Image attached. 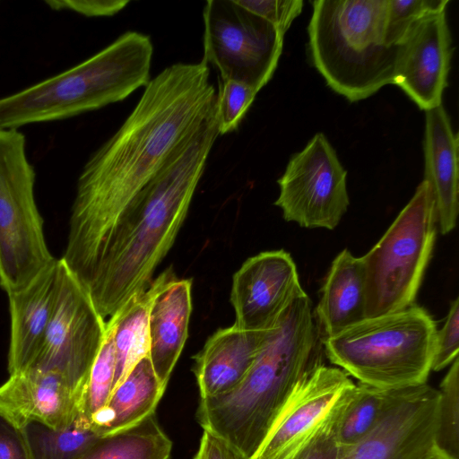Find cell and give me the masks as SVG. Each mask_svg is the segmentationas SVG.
Listing matches in <instances>:
<instances>
[{
	"label": "cell",
	"instance_id": "83f0119b",
	"mask_svg": "<svg viewBox=\"0 0 459 459\" xmlns=\"http://www.w3.org/2000/svg\"><path fill=\"white\" fill-rule=\"evenodd\" d=\"M438 391L435 448L450 459H459V358L450 365Z\"/></svg>",
	"mask_w": 459,
	"mask_h": 459
},
{
	"label": "cell",
	"instance_id": "5bb4252c",
	"mask_svg": "<svg viewBox=\"0 0 459 459\" xmlns=\"http://www.w3.org/2000/svg\"><path fill=\"white\" fill-rule=\"evenodd\" d=\"M453 54L446 9L416 21L396 46L394 83L427 111L442 104Z\"/></svg>",
	"mask_w": 459,
	"mask_h": 459
},
{
	"label": "cell",
	"instance_id": "6da1fadb",
	"mask_svg": "<svg viewBox=\"0 0 459 459\" xmlns=\"http://www.w3.org/2000/svg\"><path fill=\"white\" fill-rule=\"evenodd\" d=\"M216 106L207 64H173L150 80L119 129L90 156L61 257L84 289L130 202Z\"/></svg>",
	"mask_w": 459,
	"mask_h": 459
},
{
	"label": "cell",
	"instance_id": "e0dca14e",
	"mask_svg": "<svg viewBox=\"0 0 459 459\" xmlns=\"http://www.w3.org/2000/svg\"><path fill=\"white\" fill-rule=\"evenodd\" d=\"M59 289V259H55L27 287L9 293L10 375L30 368L43 343Z\"/></svg>",
	"mask_w": 459,
	"mask_h": 459
},
{
	"label": "cell",
	"instance_id": "8d00e7d4",
	"mask_svg": "<svg viewBox=\"0 0 459 459\" xmlns=\"http://www.w3.org/2000/svg\"><path fill=\"white\" fill-rule=\"evenodd\" d=\"M426 459H450V458L446 456L442 453L438 452L435 448V450Z\"/></svg>",
	"mask_w": 459,
	"mask_h": 459
},
{
	"label": "cell",
	"instance_id": "4fadbf2b",
	"mask_svg": "<svg viewBox=\"0 0 459 459\" xmlns=\"http://www.w3.org/2000/svg\"><path fill=\"white\" fill-rule=\"evenodd\" d=\"M437 389L426 384L388 389L374 428L338 459H426L435 450Z\"/></svg>",
	"mask_w": 459,
	"mask_h": 459
},
{
	"label": "cell",
	"instance_id": "9a60e30c",
	"mask_svg": "<svg viewBox=\"0 0 459 459\" xmlns=\"http://www.w3.org/2000/svg\"><path fill=\"white\" fill-rule=\"evenodd\" d=\"M304 292L288 252L265 251L249 257L232 278L234 325L248 331L271 330L294 299Z\"/></svg>",
	"mask_w": 459,
	"mask_h": 459
},
{
	"label": "cell",
	"instance_id": "5b68a950",
	"mask_svg": "<svg viewBox=\"0 0 459 459\" xmlns=\"http://www.w3.org/2000/svg\"><path fill=\"white\" fill-rule=\"evenodd\" d=\"M387 0H315L307 26L313 65L351 102L394 83L396 46L385 41Z\"/></svg>",
	"mask_w": 459,
	"mask_h": 459
},
{
	"label": "cell",
	"instance_id": "d590c367",
	"mask_svg": "<svg viewBox=\"0 0 459 459\" xmlns=\"http://www.w3.org/2000/svg\"><path fill=\"white\" fill-rule=\"evenodd\" d=\"M195 459H247L228 441L204 429Z\"/></svg>",
	"mask_w": 459,
	"mask_h": 459
},
{
	"label": "cell",
	"instance_id": "1f68e13d",
	"mask_svg": "<svg viewBox=\"0 0 459 459\" xmlns=\"http://www.w3.org/2000/svg\"><path fill=\"white\" fill-rule=\"evenodd\" d=\"M459 351V299L451 302L443 327L437 331L431 370L440 371L458 357Z\"/></svg>",
	"mask_w": 459,
	"mask_h": 459
},
{
	"label": "cell",
	"instance_id": "4316f807",
	"mask_svg": "<svg viewBox=\"0 0 459 459\" xmlns=\"http://www.w3.org/2000/svg\"><path fill=\"white\" fill-rule=\"evenodd\" d=\"M115 367L112 327L106 325L100 350L81 397L76 424L91 429L93 417L106 406L113 390Z\"/></svg>",
	"mask_w": 459,
	"mask_h": 459
},
{
	"label": "cell",
	"instance_id": "8992f818",
	"mask_svg": "<svg viewBox=\"0 0 459 459\" xmlns=\"http://www.w3.org/2000/svg\"><path fill=\"white\" fill-rule=\"evenodd\" d=\"M437 327L426 309L411 305L366 318L324 340L329 360L368 385L394 389L426 384Z\"/></svg>",
	"mask_w": 459,
	"mask_h": 459
},
{
	"label": "cell",
	"instance_id": "44dd1931",
	"mask_svg": "<svg viewBox=\"0 0 459 459\" xmlns=\"http://www.w3.org/2000/svg\"><path fill=\"white\" fill-rule=\"evenodd\" d=\"M316 314L325 338L366 319L365 272L361 257L343 249L325 280Z\"/></svg>",
	"mask_w": 459,
	"mask_h": 459
},
{
	"label": "cell",
	"instance_id": "f546056e",
	"mask_svg": "<svg viewBox=\"0 0 459 459\" xmlns=\"http://www.w3.org/2000/svg\"><path fill=\"white\" fill-rule=\"evenodd\" d=\"M257 92L233 80L220 82L217 93V118L220 135L235 131L252 105Z\"/></svg>",
	"mask_w": 459,
	"mask_h": 459
},
{
	"label": "cell",
	"instance_id": "d6a6232c",
	"mask_svg": "<svg viewBox=\"0 0 459 459\" xmlns=\"http://www.w3.org/2000/svg\"><path fill=\"white\" fill-rule=\"evenodd\" d=\"M54 11H72L87 17L112 16L123 10L127 0H47Z\"/></svg>",
	"mask_w": 459,
	"mask_h": 459
},
{
	"label": "cell",
	"instance_id": "ba28073f",
	"mask_svg": "<svg viewBox=\"0 0 459 459\" xmlns=\"http://www.w3.org/2000/svg\"><path fill=\"white\" fill-rule=\"evenodd\" d=\"M35 179L25 135L0 128V286L7 294L27 287L56 259L46 244Z\"/></svg>",
	"mask_w": 459,
	"mask_h": 459
},
{
	"label": "cell",
	"instance_id": "3957f363",
	"mask_svg": "<svg viewBox=\"0 0 459 459\" xmlns=\"http://www.w3.org/2000/svg\"><path fill=\"white\" fill-rule=\"evenodd\" d=\"M311 300L299 295L270 330L252 367L231 391L201 398L197 420L204 429L251 459L297 383L322 363Z\"/></svg>",
	"mask_w": 459,
	"mask_h": 459
},
{
	"label": "cell",
	"instance_id": "ffe728a7",
	"mask_svg": "<svg viewBox=\"0 0 459 459\" xmlns=\"http://www.w3.org/2000/svg\"><path fill=\"white\" fill-rule=\"evenodd\" d=\"M192 280L176 275L156 292L149 310V358L160 383L167 386L188 336Z\"/></svg>",
	"mask_w": 459,
	"mask_h": 459
},
{
	"label": "cell",
	"instance_id": "7a4b0ae2",
	"mask_svg": "<svg viewBox=\"0 0 459 459\" xmlns=\"http://www.w3.org/2000/svg\"><path fill=\"white\" fill-rule=\"evenodd\" d=\"M219 135L216 107L125 210L86 289L105 322L151 285L186 217Z\"/></svg>",
	"mask_w": 459,
	"mask_h": 459
},
{
	"label": "cell",
	"instance_id": "7c38bea8",
	"mask_svg": "<svg viewBox=\"0 0 459 459\" xmlns=\"http://www.w3.org/2000/svg\"><path fill=\"white\" fill-rule=\"evenodd\" d=\"M356 384L320 363L295 385L251 459H290L322 431L338 425Z\"/></svg>",
	"mask_w": 459,
	"mask_h": 459
},
{
	"label": "cell",
	"instance_id": "9c48e42d",
	"mask_svg": "<svg viewBox=\"0 0 459 459\" xmlns=\"http://www.w3.org/2000/svg\"><path fill=\"white\" fill-rule=\"evenodd\" d=\"M204 56L221 81L242 82L257 93L272 79L284 36L236 0H208L203 12Z\"/></svg>",
	"mask_w": 459,
	"mask_h": 459
},
{
	"label": "cell",
	"instance_id": "d4e9b609",
	"mask_svg": "<svg viewBox=\"0 0 459 459\" xmlns=\"http://www.w3.org/2000/svg\"><path fill=\"white\" fill-rule=\"evenodd\" d=\"M22 429L32 459H75L99 437L91 429L75 422L56 429L30 421Z\"/></svg>",
	"mask_w": 459,
	"mask_h": 459
},
{
	"label": "cell",
	"instance_id": "2e32d148",
	"mask_svg": "<svg viewBox=\"0 0 459 459\" xmlns=\"http://www.w3.org/2000/svg\"><path fill=\"white\" fill-rule=\"evenodd\" d=\"M81 394L59 373L30 368L0 386V410L23 428L38 421L63 429L77 419Z\"/></svg>",
	"mask_w": 459,
	"mask_h": 459
},
{
	"label": "cell",
	"instance_id": "8fae6325",
	"mask_svg": "<svg viewBox=\"0 0 459 459\" xmlns=\"http://www.w3.org/2000/svg\"><path fill=\"white\" fill-rule=\"evenodd\" d=\"M277 183L274 204L285 221L304 228L333 230L350 204L347 171L323 133L290 157Z\"/></svg>",
	"mask_w": 459,
	"mask_h": 459
},
{
	"label": "cell",
	"instance_id": "4dcf8cb0",
	"mask_svg": "<svg viewBox=\"0 0 459 459\" xmlns=\"http://www.w3.org/2000/svg\"><path fill=\"white\" fill-rule=\"evenodd\" d=\"M247 10L264 19L283 36L292 22L300 14L302 0H236Z\"/></svg>",
	"mask_w": 459,
	"mask_h": 459
},
{
	"label": "cell",
	"instance_id": "7402d4cb",
	"mask_svg": "<svg viewBox=\"0 0 459 459\" xmlns=\"http://www.w3.org/2000/svg\"><path fill=\"white\" fill-rule=\"evenodd\" d=\"M165 388L149 356L141 359L112 391L106 406L93 417L91 429L101 436L138 424L154 414Z\"/></svg>",
	"mask_w": 459,
	"mask_h": 459
},
{
	"label": "cell",
	"instance_id": "f1b7e54d",
	"mask_svg": "<svg viewBox=\"0 0 459 459\" xmlns=\"http://www.w3.org/2000/svg\"><path fill=\"white\" fill-rule=\"evenodd\" d=\"M448 0H387L385 41L397 46L409 28L426 14L446 9Z\"/></svg>",
	"mask_w": 459,
	"mask_h": 459
},
{
	"label": "cell",
	"instance_id": "e575fe53",
	"mask_svg": "<svg viewBox=\"0 0 459 459\" xmlns=\"http://www.w3.org/2000/svg\"><path fill=\"white\" fill-rule=\"evenodd\" d=\"M336 429L322 431L290 459H338L342 447L336 440Z\"/></svg>",
	"mask_w": 459,
	"mask_h": 459
},
{
	"label": "cell",
	"instance_id": "836d02e7",
	"mask_svg": "<svg viewBox=\"0 0 459 459\" xmlns=\"http://www.w3.org/2000/svg\"><path fill=\"white\" fill-rule=\"evenodd\" d=\"M0 459H32L23 429L0 410Z\"/></svg>",
	"mask_w": 459,
	"mask_h": 459
},
{
	"label": "cell",
	"instance_id": "603a6c76",
	"mask_svg": "<svg viewBox=\"0 0 459 459\" xmlns=\"http://www.w3.org/2000/svg\"><path fill=\"white\" fill-rule=\"evenodd\" d=\"M175 275L171 268L153 279L149 288L132 298L113 318L106 322L112 327L115 347L113 390L125 379L134 365L149 356V310L161 285ZM112 390V391H113Z\"/></svg>",
	"mask_w": 459,
	"mask_h": 459
},
{
	"label": "cell",
	"instance_id": "484cf974",
	"mask_svg": "<svg viewBox=\"0 0 459 459\" xmlns=\"http://www.w3.org/2000/svg\"><path fill=\"white\" fill-rule=\"evenodd\" d=\"M387 390L359 382L356 385L354 395L337 425L340 446H351L370 432L383 411Z\"/></svg>",
	"mask_w": 459,
	"mask_h": 459
},
{
	"label": "cell",
	"instance_id": "52a82bcc",
	"mask_svg": "<svg viewBox=\"0 0 459 459\" xmlns=\"http://www.w3.org/2000/svg\"><path fill=\"white\" fill-rule=\"evenodd\" d=\"M437 229L432 192L422 180L383 237L361 256L366 318L413 305L431 257Z\"/></svg>",
	"mask_w": 459,
	"mask_h": 459
},
{
	"label": "cell",
	"instance_id": "277c9868",
	"mask_svg": "<svg viewBox=\"0 0 459 459\" xmlns=\"http://www.w3.org/2000/svg\"><path fill=\"white\" fill-rule=\"evenodd\" d=\"M150 36L129 30L76 65L0 98V128L66 119L126 99L150 82Z\"/></svg>",
	"mask_w": 459,
	"mask_h": 459
},
{
	"label": "cell",
	"instance_id": "ac0fdd59",
	"mask_svg": "<svg viewBox=\"0 0 459 459\" xmlns=\"http://www.w3.org/2000/svg\"><path fill=\"white\" fill-rule=\"evenodd\" d=\"M458 147V134L443 105L425 111L423 180L431 189L437 226L443 235L455 228L459 212Z\"/></svg>",
	"mask_w": 459,
	"mask_h": 459
},
{
	"label": "cell",
	"instance_id": "d6986e66",
	"mask_svg": "<svg viewBox=\"0 0 459 459\" xmlns=\"http://www.w3.org/2000/svg\"><path fill=\"white\" fill-rule=\"evenodd\" d=\"M270 330L248 331L235 325L211 335L194 357L201 398L226 394L244 379Z\"/></svg>",
	"mask_w": 459,
	"mask_h": 459
},
{
	"label": "cell",
	"instance_id": "cb8c5ba5",
	"mask_svg": "<svg viewBox=\"0 0 459 459\" xmlns=\"http://www.w3.org/2000/svg\"><path fill=\"white\" fill-rule=\"evenodd\" d=\"M171 449L152 414L131 428L99 436L75 459H169Z\"/></svg>",
	"mask_w": 459,
	"mask_h": 459
},
{
	"label": "cell",
	"instance_id": "30bf717a",
	"mask_svg": "<svg viewBox=\"0 0 459 459\" xmlns=\"http://www.w3.org/2000/svg\"><path fill=\"white\" fill-rule=\"evenodd\" d=\"M105 331L106 322L89 293L59 258L56 306L30 368L61 374L82 397Z\"/></svg>",
	"mask_w": 459,
	"mask_h": 459
}]
</instances>
